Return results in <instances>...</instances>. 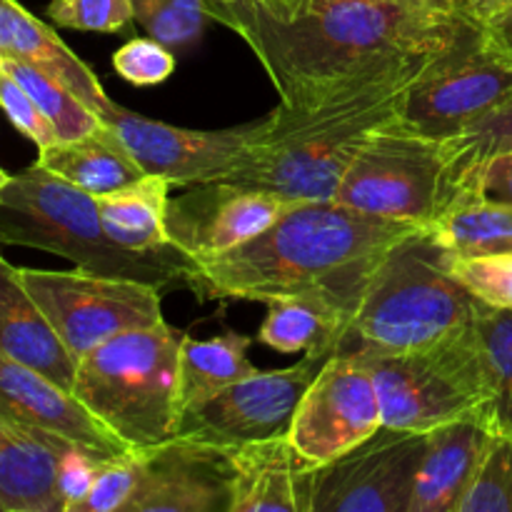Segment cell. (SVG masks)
I'll return each mask as SVG.
<instances>
[{
  "instance_id": "8d00e7d4",
  "label": "cell",
  "mask_w": 512,
  "mask_h": 512,
  "mask_svg": "<svg viewBox=\"0 0 512 512\" xmlns=\"http://www.w3.org/2000/svg\"><path fill=\"white\" fill-rule=\"evenodd\" d=\"M0 108L8 115L10 123L15 125V130L23 133L28 140H33L38 150L58 143V133H55L53 123L45 118L38 103L28 95V90L13 75L5 73L3 68H0Z\"/></svg>"
},
{
  "instance_id": "836d02e7",
  "label": "cell",
  "mask_w": 512,
  "mask_h": 512,
  "mask_svg": "<svg viewBox=\"0 0 512 512\" xmlns=\"http://www.w3.org/2000/svg\"><path fill=\"white\" fill-rule=\"evenodd\" d=\"M453 273L475 300L488 308L512 310V253L453 258Z\"/></svg>"
},
{
  "instance_id": "ffe728a7",
  "label": "cell",
  "mask_w": 512,
  "mask_h": 512,
  "mask_svg": "<svg viewBox=\"0 0 512 512\" xmlns=\"http://www.w3.org/2000/svg\"><path fill=\"white\" fill-rule=\"evenodd\" d=\"M0 355L38 370L73 393L78 360L70 355L30 290L25 288L20 268H13L3 255H0Z\"/></svg>"
},
{
  "instance_id": "8992f818",
  "label": "cell",
  "mask_w": 512,
  "mask_h": 512,
  "mask_svg": "<svg viewBox=\"0 0 512 512\" xmlns=\"http://www.w3.org/2000/svg\"><path fill=\"white\" fill-rule=\"evenodd\" d=\"M183 338L165 320L120 333L78 360L73 395L133 450L173 440Z\"/></svg>"
},
{
  "instance_id": "7a4b0ae2",
  "label": "cell",
  "mask_w": 512,
  "mask_h": 512,
  "mask_svg": "<svg viewBox=\"0 0 512 512\" xmlns=\"http://www.w3.org/2000/svg\"><path fill=\"white\" fill-rule=\"evenodd\" d=\"M445 50L383 60L295 103H280L255 120L248 153L225 180L288 200H333L365 140L398 118L410 88Z\"/></svg>"
},
{
  "instance_id": "b9f144b4",
  "label": "cell",
  "mask_w": 512,
  "mask_h": 512,
  "mask_svg": "<svg viewBox=\"0 0 512 512\" xmlns=\"http://www.w3.org/2000/svg\"><path fill=\"white\" fill-rule=\"evenodd\" d=\"M260 3H263L270 13L278 15V18H288L293 10H298V5L303 3V0H260Z\"/></svg>"
},
{
  "instance_id": "ab89813d",
  "label": "cell",
  "mask_w": 512,
  "mask_h": 512,
  "mask_svg": "<svg viewBox=\"0 0 512 512\" xmlns=\"http://www.w3.org/2000/svg\"><path fill=\"white\" fill-rule=\"evenodd\" d=\"M470 5V15L475 18V23L488 25L490 20L498 18L503 10H508L512 5V0H468Z\"/></svg>"
},
{
  "instance_id": "d6986e66",
  "label": "cell",
  "mask_w": 512,
  "mask_h": 512,
  "mask_svg": "<svg viewBox=\"0 0 512 512\" xmlns=\"http://www.w3.org/2000/svg\"><path fill=\"white\" fill-rule=\"evenodd\" d=\"M493 435L485 415H468L428 430L408 512H458Z\"/></svg>"
},
{
  "instance_id": "f6af8a7d",
  "label": "cell",
  "mask_w": 512,
  "mask_h": 512,
  "mask_svg": "<svg viewBox=\"0 0 512 512\" xmlns=\"http://www.w3.org/2000/svg\"><path fill=\"white\" fill-rule=\"evenodd\" d=\"M225 3H228V0H225Z\"/></svg>"
},
{
  "instance_id": "d590c367",
  "label": "cell",
  "mask_w": 512,
  "mask_h": 512,
  "mask_svg": "<svg viewBox=\"0 0 512 512\" xmlns=\"http://www.w3.org/2000/svg\"><path fill=\"white\" fill-rule=\"evenodd\" d=\"M113 68L128 83L148 88L173 75L175 55L155 38H133L123 48L115 50Z\"/></svg>"
},
{
  "instance_id": "cb8c5ba5",
  "label": "cell",
  "mask_w": 512,
  "mask_h": 512,
  "mask_svg": "<svg viewBox=\"0 0 512 512\" xmlns=\"http://www.w3.org/2000/svg\"><path fill=\"white\" fill-rule=\"evenodd\" d=\"M258 340L278 353H315L330 358L338 348L345 315L323 290L268 300Z\"/></svg>"
},
{
  "instance_id": "1f68e13d",
  "label": "cell",
  "mask_w": 512,
  "mask_h": 512,
  "mask_svg": "<svg viewBox=\"0 0 512 512\" xmlns=\"http://www.w3.org/2000/svg\"><path fill=\"white\" fill-rule=\"evenodd\" d=\"M458 512H512V438L493 435Z\"/></svg>"
},
{
  "instance_id": "6da1fadb",
  "label": "cell",
  "mask_w": 512,
  "mask_h": 512,
  "mask_svg": "<svg viewBox=\"0 0 512 512\" xmlns=\"http://www.w3.org/2000/svg\"><path fill=\"white\" fill-rule=\"evenodd\" d=\"M205 8L253 50L280 103L383 60L445 50L480 25L420 0H303L288 18L260 0H205Z\"/></svg>"
},
{
  "instance_id": "9a60e30c",
  "label": "cell",
  "mask_w": 512,
  "mask_h": 512,
  "mask_svg": "<svg viewBox=\"0 0 512 512\" xmlns=\"http://www.w3.org/2000/svg\"><path fill=\"white\" fill-rule=\"evenodd\" d=\"M293 203L298 200L228 180L190 185L188 193L168 200L165 233L193 258L218 255L268 230Z\"/></svg>"
},
{
  "instance_id": "4fadbf2b",
  "label": "cell",
  "mask_w": 512,
  "mask_h": 512,
  "mask_svg": "<svg viewBox=\"0 0 512 512\" xmlns=\"http://www.w3.org/2000/svg\"><path fill=\"white\" fill-rule=\"evenodd\" d=\"M383 428L373 373L360 355H330L295 410L290 443L313 465H325Z\"/></svg>"
},
{
  "instance_id": "603a6c76",
  "label": "cell",
  "mask_w": 512,
  "mask_h": 512,
  "mask_svg": "<svg viewBox=\"0 0 512 512\" xmlns=\"http://www.w3.org/2000/svg\"><path fill=\"white\" fill-rule=\"evenodd\" d=\"M35 163L93 198L115 193L145 175L123 140L105 123L85 138L68 143L58 140L50 148H43Z\"/></svg>"
},
{
  "instance_id": "277c9868",
  "label": "cell",
  "mask_w": 512,
  "mask_h": 512,
  "mask_svg": "<svg viewBox=\"0 0 512 512\" xmlns=\"http://www.w3.org/2000/svg\"><path fill=\"white\" fill-rule=\"evenodd\" d=\"M478 305L455 278L453 255L428 228H418L378 260L345 320L335 355L425 348L470 328Z\"/></svg>"
},
{
  "instance_id": "44dd1931",
  "label": "cell",
  "mask_w": 512,
  "mask_h": 512,
  "mask_svg": "<svg viewBox=\"0 0 512 512\" xmlns=\"http://www.w3.org/2000/svg\"><path fill=\"white\" fill-rule=\"evenodd\" d=\"M73 440L40 433L0 415V503L5 512H63L60 450Z\"/></svg>"
},
{
  "instance_id": "d4e9b609",
  "label": "cell",
  "mask_w": 512,
  "mask_h": 512,
  "mask_svg": "<svg viewBox=\"0 0 512 512\" xmlns=\"http://www.w3.org/2000/svg\"><path fill=\"white\" fill-rule=\"evenodd\" d=\"M428 230L453 258L512 253V203L490 198L475 185H463Z\"/></svg>"
},
{
  "instance_id": "9c48e42d",
  "label": "cell",
  "mask_w": 512,
  "mask_h": 512,
  "mask_svg": "<svg viewBox=\"0 0 512 512\" xmlns=\"http://www.w3.org/2000/svg\"><path fill=\"white\" fill-rule=\"evenodd\" d=\"M25 288L75 360L120 333L163 323V290L88 270L20 268Z\"/></svg>"
},
{
  "instance_id": "5bb4252c",
  "label": "cell",
  "mask_w": 512,
  "mask_h": 512,
  "mask_svg": "<svg viewBox=\"0 0 512 512\" xmlns=\"http://www.w3.org/2000/svg\"><path fill=\"white\" fill-rule=\"evenodd\" d=\"M100 120L123 140L145 173L163 175L170 185L225 180L243 163L253 135V123L225 130H190L150 120L118 103Z\"/></svg>"
},
{
  "instance_id": "83f0119b",
  "label": "cell",
  "mask_w": 512,
  "mask_h": 512,
  "mask_svg": "<svg viewBox=\"0 0 512 512\" xmlns=\"http://www.w3.org/2000/svg\"><path fill=\"white\" fill-rule=\"evenodd\" d=\"M0 68L13 75L28 90V95L38 103L45 118L53 123L58 140H63V143L85 138V135H90L93 130H98L103 125L100 115L93 113L73 90L65 88L53 75L10 58H0Z\"/></svg>"
},
{
  "instance_id": "74e56055",
  "label": "cell",
  "mask_w": 512,
  "mask_h": 512,
  "mask_svg": "<svg viewBox=\"0 0 512 512\" xmlns=\"http://www.w3.org/2000/svg\"><path fill=\"white\" fill-rule=\"evenodd\" d=\"M463 185H475L490 198L512 203V153L495 155V158L480 163L478 168L465 175Z\"/></svg>"
},
{
  "instance_id": "60d3db41",
  "label": "cell",
  "mask_w": 512,
  "mask_h": 512,
  "mask_svg": "<svg viewBox=\"0 0 512 512\" xmlns=\"http://www.w3.org/2000/svg\"><path fill=\"white\" fill-rule=\"evenodd\" d=\"M420 3L430 5V8H435V10H443V13L460 15V18H470V20H475L473 15H470V5H468V0H420Z\"/></svg>"
},
{
  "instance_id": "f546056e",
  "label": "cell",
  "mask_w": 512,
  "mask_h": 512,
  "mask_svg": "<svg viewBox=\"0 0 512 512\" xmlns=\"http://www.w3.org/2000/svg\"><path fill=\"white\" fill-rule=\"evenodd\" d=\"M133 10L140 28L173 53L198 43L210 20L205 0H133Z\"/></svg>"
},
{
  "instance_id": "8fae6325",
  "label": "cell",
  "mask_w": 512,
  "mask_h": 512,
  "mask_svg": "<svg viewBox=\"0 0 512 512\" xmlns=\"http://www.w3.org/2000/svg\"><path fill=\"white\" fill-rule=\"evenodd\" d=\"M325 360L323 355L305 353L293 368L255 370L213 398L180 410L175 438L235 448L290 435L295 410Z\"/></svg>"
},
{
  "instance_id": "e0dca14e",
  "label": "cell",
  "mask_w": 512,
  "mask_h": 512,
  "mask_svg": "<svg viewBox=\"0 0 512 512\" xmlns=\"http://www.w3.org/2000/svg\"><path fill=\"white\" fill-rule=\"evenodd\" d=\"M0 415L30 430L73 440L105 460L133 450L110 433L70 390L5 355H0Z\"/></svg>"
},
{
  "instance_id": "ba28073f",
  "label": "cell",
  "mask_w": 512,
  "mask_h": 512,
  "mask_svg": "<svg viewBox=\"0 0 512 512\" xmlns=\"http://www.w3.org/2000/svg\"><path fill=\"white\" fill-rule=\"evenodd\" d=\"M460 188L448 140L415 133L395 118L365 140L333 200L380 218L430 228Z\"/></svg>"
},
{
  "instance_id": "52a82bcc",
  "label": "cell",
  "mask_w": 512,
  "mask_h": 512,
  "mask_svg": "<svg viewBox=\"0 0 512 512\" xmlns=\"http://www.w3.org/2000/svg\"><path fill=\"white\" fill-rule=\"evenodd\" d=\"M360 358L373 373L388 428L428 433L468 415L488 418L490 373L475 323L425 348Z\"/></svg>"
},
{
  "instance_id": "2e32d148",
  "label": "cell",
  "mask_w": 512,
  "mask_h": 512,
  "mask_svg": "<svg viewBox=\"0 0 512 512\" xmlns=\"http://www.w3.org/2000/svg\"><path fill=\"white\" fill-rule=\"evenodd\" d=\"M228 448L173 438L143 450V478L128 512H230Z\"/></svg>"
},
{
  "instance_id": "e575fe53",
  "label": "cell",
  "mask_w": 512,
  "mask_h": 512,
  "mask_svg": "<svg viewBox=\"0 0 512 512\" xmlns=\"http://www.w3.org/2000/svg\"><path fill=\"white\" fill-rule=\"evenodd\" d=\"M48 18L58 28L120 33L135 20L133 0H50Z\"/></svg>"
},
{
  "instance_id": "f1b7e54d",
  "label": "cell",
  "mask_w": 512,
  "mask_h": 512,
  "mask_svg": "<svg viewBox=\"0 0 512 512\" xmlns=\"http://www.w3.org/2000/svg\"><path fill=\"white\" fill-rule=\"evenodd\" d=\"M475 325L483 340L490 373L488 423L495 435L512 438V310L488 308L480 303Z\"/></svg>"
},
{
  "instance_id": "f35d334b",
  "label": "cell",
  "mask_w": 512,
  "mask_h": 512,
  "mask_svg": "<svg viewBox=\"0 0 512 512\" xmlns=\"http://www.w3.org/2000/svg\"><path fill=\"white\" fill-rule=\"evenodd\" d=\"M483 35L490 48H495L500 55L512 60V5L508 10H503L498 18L490 20L488 25H483Z\"/></svg>"
},
{
  "instance_id": "484cf974",
  "label": "cell",
  "mask_w": 512,
  "mask_h": 512,
  "mask_svg": "<svg viewBox=\"0 0 512 512\" xmlns=\"http://www.w3.org/2000/svg\"><path fill=\"white\" fill-rule=\"evenodd\" d=\"M168 190L170 180H165L163 175L145 173L143 178L115 193L98 195L95 208L110 238L138 253L173 245L165 233Z\"/></svg>"
},
{
  "instance_id": "ee69618b",
  "label": "cell",
  "mask_w": 512,
  "mask_h": 512,
  "mask_svg": "<svg viewBox=\"0 0 512 512\" xmlns=\"http://www.w3.org/2000/svg\"><path fill=\"white\" fill-rule=\"evenodd\" d=\"M0 512H5V508H3V503H0Z\"/></svg>"
},
{
  "instance_id": "5b68a950",
  "label": "cell",
  "mask_w": 512,
  "mask_h": 512,
  "mask_svg": "<svg viewBox=\"0 0 512 512\" xmlns=\"http://www.w3.org/2000/svg\"><path fill=\"white\" fill-rule=\"evenodd\" d=\"M0 245H28L88 273L138 280L160 290H190L198 273L193 255L178 245L138 253L115 243L93 195L38 163L0 185Z\"/></svg>"
},
{
  "instance_id": "7c38bea8",
  "label": "cell",
  "mask_w": 512,
  "mask_h": 512,
  "mask_svg": "<svg viewBox=\"0 0 512 512\" xmlns=\"http://www.w3.org/2000/svg\"><path fill=\"white\" fill-rule=\"evenodd\" d=\"M428 433L383 428L353 450L318 465L310 512H408Z\"/></svg>"
},
{
  "instance_id": "d6a6232c",
  "label": "cell",
  "mask_w": 512,
  "mask_h": 512,
  "mask_svg": "<svg viewBox=\"0 0 512 512\" xmlns=\"http://www.w3.org/2000/svg\"><path fill=\"white\" fill-rule=\"evenodd\" d=\"M143 478V450L105 460L83 503L75 512H128Z\"/></svg>"
},
{
  "instance_id": "3957f363",
  "label": "cell",
  "mask_w": 512,
  "mask_h": 512,
  "mask_svg": "<svg viewBox=\"0 0 512 512\" xmlns=\"http://www.w3.org/2000/svg\"><path fill=\"white\" fill-rule=\"evenodd\" d=\"M418 228L338 200H298L248 243L195 258L190 290L203 300L253 303L323 290L348 320L378 260Z\"/></svg>"
},
{
  "instance_id": "7bdbcfd3",
  "label": "cell",
  "mask_w": 512,
  "mask_h": 512,
  "mask_svg": "<svg viewBox=\"0 0 512 512\" xmlns=\"http://www.w3.org/2000/svg\"><path fill=\"white\" fill-rule=\"evenodd\" d=\"M10 178V175L8 173H5V170L3 168H0V185H3L5 183V180H8Z\"/></svg>"
},
{
  "instance_id": "30bf717a",
  "label": "cell",
  "mask_w": 512,
  "mask_h": 512,
  "mask_svg": "<svg viewBox=\"0 0 512 512\" xmlns=\"http://www.w3.org/2000/svg\"><path fill=\"white\" fill-rule=\"evenodd\" d=\"M512 93V60L490 48L483 25L433 60L410 88L398 120L405 128L450 140Z\"/></svg>"
},
{
  "instance_id": "4dcf8cb0",
  "label": "cell",
  "mask_w": 512,
  "mask_h": 512,
  "mask_svg": "<svg viewBox=\"0 0 512 512\" xmlns=\"http://www.w3.org/2000/svg\"><path fill=\"white\" fill-rule=\"evenodd\" d=\"M448 145L450 153H453L460 185H463L465 175L478 168L480 163L495 158V155L512 153V93L498 108L490 110L485 118H480L468 130L450 138Z\"/></svg>"
},
{
  "instance_id": "7402d4cb",
  "label": "cell",
  "mask_w": 512,
  "mask_h": 512,
  "mask_svg": "<svg viewBox=\"0 0 512 512\" xmlns=\"http://www.w3.org/2000/svg\"><path fill=\"white\" fill-rule=\"evenodd\" d=\"M0 58L20 60L53 75L100 118L113 108V100L90 65H85L50 25L35 18L18 0H0Z\"/></svg>"
},
{
  "instance_id": "4316f807",
  "label": "cell",
  "mask_w": 512,
  "mask_h": 512,
  "mask_svg": "<svg viewBox=\"0 0 512 512\" xmlns=\"http://www.w3.org/2000/svg\"><path fill=\"white\" fill-rule=\"evenodd\" d=\"M250 345L253 338L240 333H225L210 340L185 335L178 360V410L213 398L228 385L253 375L258 368L248 360Z\"/></svg>"
},
{
  "instance_id": "ac0fdd59",
  "label": "cell",
  "mask_w": 512,
  "mask_h": 512,
  "mask_svg": "<svg viewBox=\"0 0 512 512\" xmlns=\"http://www.w3.org/2000/svg\"><path fill=\"white\" fill-rule=\"evenodd\" d=\"M233 468L230 512H310L318 465L298 453L290 435L228 448Z\"/></svg>"
}]
</instances>
